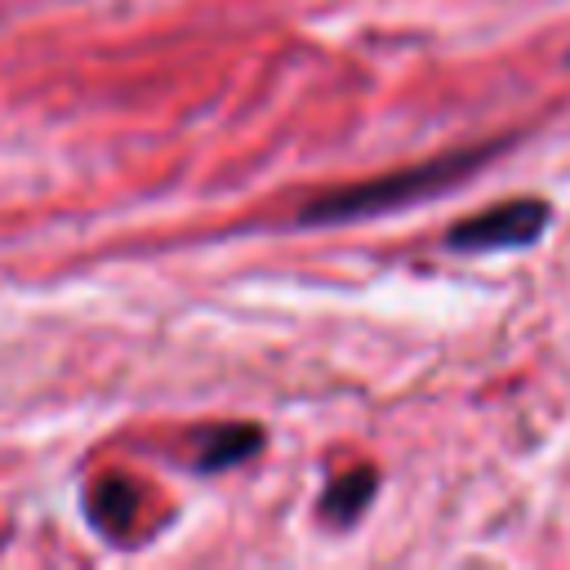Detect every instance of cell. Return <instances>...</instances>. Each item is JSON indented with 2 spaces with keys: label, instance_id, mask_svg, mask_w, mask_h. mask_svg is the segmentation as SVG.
I'll list each match as a JSON object with an SVG mask.
<instances>
[{
  "label": "cell",
  "instance_id": "obj_1",
  "mask_svg": "<svg viewBox=\"0 0 570 570\" xmlns=\"http://www.w3.org/2000/svg\"><path fill=\"white\" fill-rule=\"evenodd\" d=\"M503 151V142H485V147H463V151H441L432 160L419 165H401L392 174H379L361 187H334L316 200H307L298 209L303 227H334V223H356V218H374V214H392L401 205L441 196L450 187H459L468 174H476L485 160H494Z\"/></svg>",
  "mask_w": 570,
  "mask_h": 570
},
{
  "label": "cell",
  "instance_id": "obj_2",
  "mask_svg": "<svg viewBox=\"0 0 570 570\" xmlns=\"http://www.w3.org/2000/svg\"><path fill=\"white\" fill-rule=\"evenodd\" d=\"M543 227H548V205L521 196V200L490 205L468 223H454L445 232V245L459 249V254L463 249L468 254H476V249H517V245H534L543 236Z\"/></svg>",
  "mask_w": 570,
  "mask_h": 570
},
{
  "label": "cell",
  "instance_id": "obj_3",
  "mask_svg": "<svg viewBox=\"0 0 570 570\" xmlns=\"http://www.w3.org/2000/svg\"><path fill=\"white\" fill-rule=\"evenodd\" d=\"M374 485H379V472H374V468H347L343 476H334V481L325 485V494H321V521L334 525V530L352 525V521L370 508Z\"/></svg>",
  "mask_w": 570,
  "mask_h": 570
},
{
  "label": "cell",
  "instance_id": "obj_4",
  "mask_svg": "<svg viewBox=\"0 0 570 570\" xmlns=\"http://www.w3.org/2000/svg\"><path fill=\"white\" fill-rule=\"evenodd\" d=\"M263 445V432L254 423H227V428H214L200 436V450H196V468L200 472H223V468H236L240 459H249L254 450Z\"/></svg>",
  "mask_w": 570,
  "mask_h": 570
},
{
  "label": "cell",
  "instance_id": "obj_5",
  "mask_svg": "<svg viewBox=\"0 0 570 570\" xmlns=\"http://www.w3.org/2000/svg\"><path fill=\"white\" fill-rule=\"evenodd\" d=\"M134 508H138V499H134V490H129L125 481H102V485L94 490V521H98L102 530H111V534L129 530Z\"/></svg>",
  "mask_w": 570,
  "mask_h": 570
}]
</instances>
